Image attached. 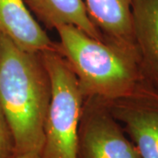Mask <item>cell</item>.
Wrapping results in <instances>:
<instances>
[{"instance_id":"cell-8","label":"cell","mask_w":158,"mask_h":158,"mask_svg":"<svg viewBox=\"0 0 158 158\" xmlns=\"http://www.w3.org/2000/svg\"><path fill=\"white\" fill-rule=\"evenodd\" d=\"M91 22L104 39L136 48L133 33L134 0H83Z\"/></svg>"},{"instance_id":"cell-4","label":"cell","mask_w":158,"mask_h":158,"mask_svg":"<svg viewBox=\"0 0 158 158\" xmlns=\"http://www.w3.org/2000/svg\"><path fill=\"white\" fill-rule=\"evenodd\" d=\"M76 158H141V156L107 104L98 98H85Z\"/></svg>"},{"instance_id":"cell-2","label":"cell","mask_w":158,"mask_h":158,"mask_svg":"<svg viewBox=\"0 0 158 158\" xmlns=\"http://www.w3.org/2000/svg\"><path fill=\"white\" fill-rule=\"evenodd\" d=\"M56 30V49L72 70L84 98L108 103L132 95L147 83L135 48L92 38L71 25Z\"/></svg>"},{"instance_id":"cell-7","label":"cell","mask_w":158,"mask_h":158,"mask_svg":"<svg viewBox=\"0 0 158 158\" xmlns=\"http://www.w3.org/2000/svg\"><path fill=\"white\" fill-rule=\"evenodd\" d=\"M0 33L21 49L40 53L55 43L34 19L24 0H0Z\"/></svg>"},{"instance_id":"cell-6","label":"cell","mask_w":158,"mask_h":158,"mask_svg":"<svg viewBox=\"0 0 158 158\" xmlns=\"http://www.w3.org/2000/svg\"><path fill=\"white\" fill-rule=\"evenodd\" d=\"M132 20L143 77L158 91V0H134Z\"/></svg>"},{"instance_id":"cell-10","label":"cell","mask_w":158,"mask_h":158,"mask_svg":"<svg viewBox=\"0 0 158 158\" xmlns=\"http://www.w3.org/2000/svg\"><path fill=\"white\" fill-rule=\"evenodd\" d=\"M14 154L15 145L11 127L0 108V158H11Z\"/></svg>"},{"instance_id":"cell-9","label":"cell","mask_w":158,"mask_h":158,"mask_svg":"<svg viewBox=\"0 0 158 158\" xmlns=\"http://www.w3.org/2000/svg\"><path fill=\"white\" fill-rule=\"evenodd\" d=\"M26 6L38 22L46 28L56 29L71 25L98 40L103 35L91 22L83 0H24Z\"/></svg>"},{"instance_id":"cell-3","label":"cell","mask_w":158,"mask_h":158,"mask_svg":"<svg viewBox=\"0 0 158 158\" xmlns=\"http://www.w3.org/2000/svg\"><path fill=\"white\" fill-rule=\"evenodd\" d=\"M56 45V43H55ZM51 83L41 158H76L84 97L77 80L56 47L40 52Z\"/></svg>"},{"instance_id":"cell-1","label":"cell","mask_w":158,"mask_h":158,"mask_svg":"<svg viewBox=\"0 0 158 158\" xmlns=\"http://www.w3.org/2000/svg\"><path fill=\"white\" fill-rule=\"evenodd\" d=\"M50 98V78L40 53L23 50L0 33V108L15 154L40 155Z\"/></svg>"},{"instance_id":"cell-5","label":"cell","mask_w":158,"mask_h":158,"mask_svg":"<svg viewBox=\"0 0 158 158\" xmlns=\"http://www.w3.org/2000/svg\"><path fill=\"white\" fill-rule=\"evenodd\" d=\"M106 104L141 158H158V91L144 83L132 95Z\"/></svg>"},{"instance_id":"cell-11","label":"cell","mask_w":158,"mask_h":158,"mask_svg":"<svg viewBox=\"0 0 158 158\" xmlns=\"http://www.w3.org/2000/svg\"><path fill=\"white\" fill-rule=\"evenodd\" d=\"M11 158H41L39 154H14Z\"/></svg>"}]
</instances>
